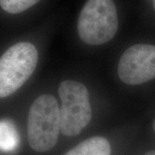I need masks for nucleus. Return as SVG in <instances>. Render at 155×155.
Returning <instances> with one entry per match:
<instances>
[{
  "label": "nucleus",
  "instance_id": "5",
  "mask_svg": "<svg viewBox=\"0 0 155 155\" xmlns=\"http://www.w3.org/2000/svg\"><path fill=\"white\" fill-rule=\"evenodd\" d=\"M118 74L126 84L139 85L155 78V46L138 44L122 55Z\"/></svg>",
  "mask_w": 155,
  "mask_h": 155
},
{
  "label": "nucleus",
  "instance_id": "8",
  "mask_svg": "<svg viewBox=\"0 0 155 155\" xmlns=\"http://www.w3.org/2000/svg\"><path fill=\"white\" fill-rule=\"evenodd\" d=\"M40 0H0L2 9L11 14L22 12L35 5Z\"/></svg>",
  "mask_w": 155,
  "mask_h": 155
},
{
  "label": "nucleus",
  "instance_id": "4",
  "mask_svg": "<svg viewBox=\"0 0 155 155\" xmlns=\"http://www.w3.org/2000/svg\"><path fill=\"white\" fill-rule=\"evenodd\" d=\"M58 94L62 102L60 108L61 131L68 137H75L91 119L88 91L81 83L66 80L61 83Z\"/></svg>",
  "mask_w": 155,
  "mask_h": 155
},
{
  "label": "nucleus",
  "instance_id": "10",
  "mask_svg": "<svg viewBox=\"0 0 155 155\" xmlns=\"http://www.w3.org/2000/svg\"><path fill=\"white\" fill-rule=\"evenodd\" d=\"M153 129H154V130L155 131V119L154 121V123H153Z\"/></svg>",
  "mask_w": 155,
  "mask_h": 155
},
{
  "label": "nucleus",
  "instance_id": "6",
  "mask_svg": "<svg viewBox=\"0 0 155 155\" xmlns=\"http://www.w3.org/2000/svg\"><path fill=\"white\" fill-rule=\"evenodd\" d=\"M111 145L107 139L94 137L78 144L65 155H111Z\"/></svg>",
  "mask_w": 155,
  "mask_h": 155
},
{
  "label": "nucleus",
  "instance_id": "2",
  "mask_svg": "<svg viewBox=\"0 0 155 155\" xmlns=\"http://www.w3.org/2000/svg\"><path fill=\"white\" fill-rule=\"evenodd\" d=\"M119 27L117 12L112 0H88L78 21V31L87 44H104L115 36Z\"/></svg>",
  "mask_w": 155,
  "mask_h": 155
},
{
  "label": "nucleus",
  "instance_id": "1",
  "mask_svg": "<svg viewBox=\"0 0 155 155\" xmlns=\"http://www.w3.org/2000/svg\"><path fill=\"white\" fill-rule=\"evenodd\" d=\"M61 131L60 108L53 96L45 94L37 98L31 106L28 119V136L30 147L43 152L57 143Z\"/></svg>",
  "mask_w": 155,
  "mask_h": 155
},
{
  "label": "nucleus",
  "instance_id": "9",
  "mask_svg": "<svg viewBox=\"0 0 155 155\" xmlns=\"http://www.w3.org/2000/svg\"><path fill=\"white\" fill-rule=\"evenodd\" d=\"M145 155H155V151H150V152H147Z\"/></svg>",
  "mask_w": 155,
  "mask_h": 155
},
{
  "label": "nucleus",
  "instance_id": "7",
  "mask_svg": "<svg viewBox=\"0 0 155 155\" xmlns=\"http://www.w3.org/2000/svg\"><path fill=\"white\" fill-rule=\"evenodd\" d=\"M19 142V135L15 126L10 121H0V149L11 152L17 148Z\"/></svg>",
  "mask_w": 155,
  "mask_h": 155
},
{
  "label": "nucleus",
  "instance_id": "11",
  "mask_svg": "<svg viewBox=\"0 0 155 155\" xmlns=\"http://www.w3.org/2000/svg\"><path fill=\"white\" fill-rule=\"evenodd\" d=\"M154 8H155V0H154Z\"/></svg>",
  "mask_w": 155,
  "mask_h": 155
},
{
  "label": "nucleus",
  "instance_id": "3",
  "mask_svg": "<svg viewBox=\"0 0 155 155\" xmlns=\"http://www.w3.org/2000/svg\"><path fill=\"white\" fill-rule=\"evenodd\" d=\"M38 53L30 42H19L0 58V98L10 96L28 81L36 68Z\"/></svg>",
  "mask_w": 155,
  "mask_h": 155
}]
</instances>
